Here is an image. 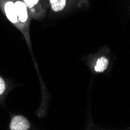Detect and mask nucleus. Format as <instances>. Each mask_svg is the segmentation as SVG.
<instances>
[{
    "label": "nucleus",
    "instance_id": "39448f33",
    "mask_svg": "<svg viewBox=\"0 0 130 130\" xmlns=\"http://www.w3.org/2000/svg\"><path fill=\"white\" fill-rule=\"evenodd\" d=\"M52 9L55 12H59L62 10L66 5V0H49Z\"/></svg>",
    "mask_w": 130,
    "mask_h": 130
},
{
    "label": "nucleus",
    "instance_id": "f257e3e1",
    "mask_svg": "<svg viewBox=\"0 0 130 130\" xmlns=\"http://www.w3.org/2000/svg\"><path fill=\"white\" fill-rule=\"evenodd\" d=\"M1 4H3V11L8 20L13 24L19 27V20L14 2L13 0H2Z\"/></svg>",
    "mask_w": 130,
    "mask_h": 130
},
{
    "label": "nucleus",
    "instance_id": "20e7f679",
    "mask_svg": "<svg viewBox=\"0 0 130 130\" xmlns=\"http://www.w3.org/2000/svg\"><path fill=\"white\" fill-rule=\"evenodd\" d=\"M108 59L105 57H101L98 58L95 67H94V70L97 73H102L104 71L108 68Z\"/></svg>",
    "mask_w": 130,
    "mask_h": 130
},
{
    "label": "nucleus",
    "instance_id": "7ed1b4c3",
    "mask_svg": "<svg viewBox=\"0 0 130 130\" xmlns=\"http://www.w3.org/2000/svg\"><path fill=\"white\" fill-rule=\"evenodd\" d=\"M30 127V124L29 121L22 115L13 117L9 124V129L11 130H27Z\"/></svg>",
    "mask_w": 130,
    "mask_h": 130
},
{
    "label": "nucleus",
    "instance_id": "0eeeda50",
    "mask_svg": "<svg viewBox=\"0 0 130 130\" xmlns=\"http://www.w3.org/2000/svg\"><path fill=\"white\" fill-rule=\"evenodd\" d=\"M6 87H7L6 83L1 76H0V97L3 96L4 94V93L6 90Z\"/></svg>",
    "mask_w": 130,
    "mask_h": 130
},
{
    "label": "nucleus",
    "instance_id": "423d86ee",
    "mask_svg": "<svg viewBox=\"0 0 130 130\" xmlns=\"http://www.w3.org/2000/svg\"><path fill=\"white\" fill-rule=\"evenodd\" d=\"M23 1L27 6V9L30 11V13L32 12L33 9L39 3V0H23Z\"/></svg>",
    "mask_w": 130,
    "mask_h": 130
},
{
    "label": "nucleus",
    "instance_id": "f03ea898",
    "mask_svg": "<svg viewBox=\"0 0 130 130\" xmlns=\"http://www.w3.org/2000/svg\"><path fill=\"white\" fill-rule=\"evenodd\" d=\"M14 3L19 20V28H23L25 27L29 19L28 9L25 3L22 0H15Z\"/></svg>",
    "mask_w": 130,
    "mask_h": 130
}]
</instances>
